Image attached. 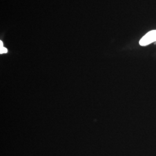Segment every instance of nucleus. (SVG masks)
Segmentation results:
<instances>
[{"instance_id":"f257e3e1","label":"nucleus","mask_w":156,"mask_h":156,"mask_svg":"<svg viewBox=\"0 0 156 156\" xmlns=\"http://www.w3.org/2000/svg\"><path fill=\"white\" fill-rule=\"evenodd\" d=\"M155 42H156V30H152L146 34L140 40V45L145 46Z\"/></svg>"},{"instance_id":"f03ea898","label":"nucleus","mask_w":156,"mask_h":156,"mask_svg":"<svg viewBox=\"0 0 156 156\" xmlns=\"http://www.w3.org/2000/svg\"><path fill=\"white\" fill-rule=\"evenodd\" d=\"M8 51V50L4 48V47H2V48H0V53L1 54H2V53H5Z\"/></svg>"},{"instance_id":"7ed1b4c3","label":"nucleus","mask_w":156,"mask_h":156,"mask_svg":"<svg viewBox=\"0 0 156 156\" xmlns=\"http://www.w3.org/2000/svg\"><path fill=\"white\" fill-rule=\"evenodd\" d=\"M2 46H3V44H2V41H0V48H2V47H3Z\"/></svg>"}]
</instances>
